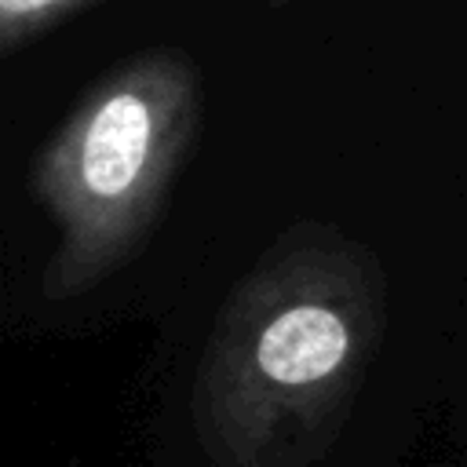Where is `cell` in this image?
Returning a JSON list of instances; mask_svg holds the SVG:
<instances>
[{"label": "cell", "mask_w": 467, "mask_h": 467, "mask_svg": "<svg viewBox=\"0 0 467 467\" xmlns=\"http://www.w3.org/2000/svg\"><path fill=\"white\" fill-rule=\"evenodd\" d=\"M102 0H0V58L55 33L73 15Z\"/></svg>", "instance_id": "3"}, {"label": "cell", "mask_w": 467, "mask_h": 467, "mask_svg": "<svg viewBox=\"0 0 467 467\" xmlns=\"http://www.w3.org/2000/svg\"><path fill=\"white\" fill-rule=\"evenodd\" d=\"M383 259L339 223L296 219L230 285L193 376L212 467H310L339 438L383 347Z\"/></svg>", "instance_id": "1"}, {"label": "cell", "mask_w": 467, "mask_h": 467, "mask_svg": "<svg viewBox=\"0 0 467 467\" xmlns=\"http://www.w3.org/2000/svg\"><path fill=\"white\" fill-rule=\"evenodd\" d=\"M204 128V77L182 47H146L102 73L44 139L29 190L55 230L44 285L84 296L153 237Z\"/></svg>", "instance_id": "2"}]
</instances>
